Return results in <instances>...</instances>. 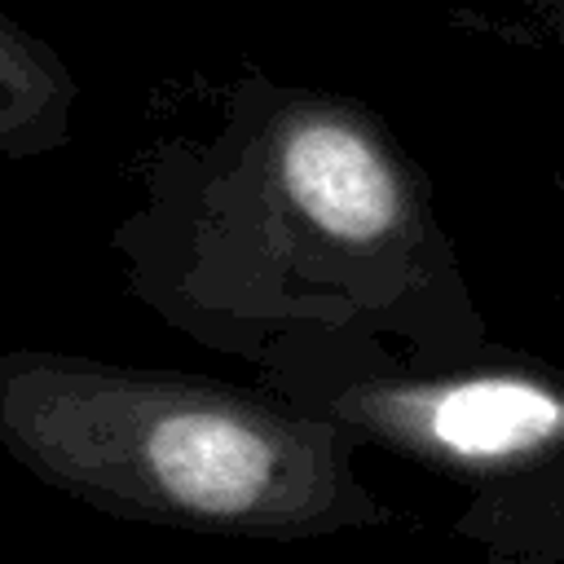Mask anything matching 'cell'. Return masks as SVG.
I'll return each instance as SVG.
<instances>
[{"label": "cell", "mask_w": 564, "mask_h": 564, "mask_svg": "<svg viewBox=\"0 0 564 564\" xmlns=\"http://www.w3.org/2000/svg\"><path fill=\"white\" fill-rule=\"evenodd\" d=\"M79 79L66 57L0 9V154L40 159L75 141Z\"/></svg>", "instance_id": "obj_4"}, {"label": "cell", "mask_w": 564, "mask_h": 564, "mask_svg": "<svg viewBox=\"0 0 564 564\" xmlns=\"http://www.w3.org/2000/svg\"><path fill=\"white\" fill-rule=\"evenodd\" d=\"M555 194L564 198V172H555Z\"/></svg>", "instance_id": "obj_6"}, {"label": "cell", "mask_w": 564, "mask_h": 564, "mask_svg": "<svg viewBox=\"0 0 564 564\" xmlns=\"http://www.w3.org/2000/svg\"><path fill=\"white\" fill-rule=\"evenodd\" d=\"M507 4H516V9L533 13V18L551 22V26H564V0H507Z\"/></svg>", "instance_id": "obj_5"}, {"label": "cell", "mask_w": 564, "mask_h": 564, "mask_svg": "<svg viewBox=\"0 0 564 564\" xmlns=\"http://www.w3.org/2000/svg\"><path fill=\"white\" fill-rule=\"evenodd\" d=\"M128 291L256 370L335 344L463 357L480 317L397 132L357 97L247 70L216 128L145 154L115 225Z\"/></svg>", "instance_id": "obj_1"}, {"label": "cell", "mask_w": 564, "mask_h": 564, "mask_svg": "<svg viewBox=\"0 0 564 564\" xmlns=\"http://www.w3.org/2000/svg\"><path fill=\"white\" fill-rule=\"evenodd\" d=\"M348 441L471 485H520L564 458V379L529 361L419 357L392 344L304 348L260 370Z\"/></svg>", "instance_id": "obj_3"}, {"label": "cell", "mask_w": 564, "mask_h": 564, "mask_svg": "<svg viewBox=\"0 0 564 564\" xmlns=\"http://www.w3.org/2000/svg\"><path fill=\"white\" fill-rule=\"evenodd\" d=\"M0 449L40 485L132 524L295 542L379 529L357 441L269 383L0 352Z\"/></svg>", "instance_id": "obj_2"}]
</instances>
